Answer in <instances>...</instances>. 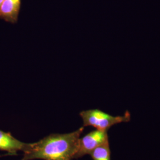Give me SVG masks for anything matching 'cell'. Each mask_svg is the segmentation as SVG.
<instances>
[{
    "mask_svg": "<svg viewBox=\"0 0 160 160\" xmlns=\"http://www.w3.org/2000/svg\"><path fill=\"white\" fill-rule=\"evenodd\" d=\"M84 129L82 126L71 133H53L32 143L29 150L24 152L21 160H72Z\"/></svg>",
    "mask_w": 160,
    "mask_h": 160,
    "instance_id": "1",
    "label": "cell"
},
{
    "mask_svg": "<svg viewBox=\"0 0 160 160\" xmlns=\"http://www.w3.org/2000/svg\"><path fill=\"white\" fill-rule=\"evenodd\" d=\"M80 116L83 120V127L92 126L96 129L108 131L109 128L120 123L131 120V113L126 110L122 116H114L99 109H90L82 111Z\"/></svg>",
    "mask_w": 160,
    "mask_h": 160,
    "instance_id": "2",
    "label": "cell"
},
{
    "mask_svg": "<svg viewBox=\"0 0 160 160\" xmlns=\"http://www.w3.org/2000/svg\"><path fill=\"white\" fill-rule=\"evenodd\" d=\"M108 140V131L98 129L88 133L82 138H80L74 159L79 158L86 155L90 154L94 149Z\"/></svg>",
    "mask_w": 160,
    "mask_h": 160,
    "instance_id": "3",
    "label": "cell"
},
{
    "mask_svg": "<svg viewBox=\"0 0 160 160\" xmlns=\"http://www.w3.org/2000/svg\"><path fill=\"white\" fill-rule=\"evenodd\" d=\"M32 145L23 142L14 137L11 133L0 130V151H7L8 154L17 155L18 151L26 152Z\"/></svg>",
    "mask_w": 160,
    "mask_h": 160,
    "instance_id": "4",
    "label": "cell"
},
{
    "mask_svg": "<svg viewBox=\"0 0 160 160\" xmlns=\"http://www.w3.org/2000/svg\"><path fill=\"white\" fill-rule=\"evenodd\" d=\"M22 0H4L0 8V18L7 22L17 23Z\"/></svg>",
    "mask_w": 160,
    "mask_h": 160,
    "instance_id": "5",
    "label": "cell"
},
{
    "mask_svg": "<svg viewBox=\"0 0 160 160\" xmlns=\"http://www.w3.org/2000/svg\"><path fill=\"white\" fill-rule=\"evenodd\" d=\"M90 155L93 160H110L109 140L94 149Z\"/></svg>",
    "mask_w": 160,
    "mask_h": 160,
    "instance_id": "6",
    "label": "cell"
},
{
    "mask_svg": "<svg viewBox=\"0 0 160 160\" xmlns=\"http://www.w3.org/2000/svg\"><path fill=\"white\" fill-rule=\"evenodd\" d=\"M3 1H4V0H0V8H1V6L2 5Z\"/></svg>",
    "mask_w": 160,
    "mask_h": 160,
    "instance_id": "7",
    "label": "cell"
}]
</instances>
